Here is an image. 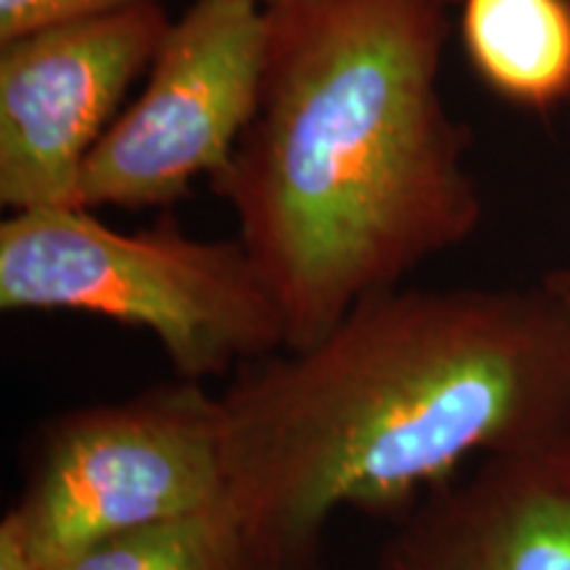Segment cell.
I'll use <instances>...</instances> for the list:
<instances>
[{"mask_svg":"<svg viewBox=\"0 0 570 570\" xmlns=\"http://www.w3.org/2000/svg\"><path fill=\"white\" fill-rule=\"evenodd\" d=\"M265 3H275V0H265Z\"/></svg>","mask_w":570,"mask_h":570,"instance_id":"14","label":"cell"},{"mask_svg":"<svg viewBox=\"0 0 570 570\" xmlns=\"http://www.w3.org/2000/svg\"><path fill=\"white\" fill-rule=\"evenodd\" d=\"M227 497L291 558L341 512L404 518L473 458L570 441V304L529 288H399L219 394Z\"/></svg>","mask_w":570,"mask_h":570,"instance_id":"1","label":"cell"},{"mask_svg":"<svg viewBox=\"0 0 570 570\" xmlns=\"http://www.w3.org/2000/svg\"><path fill=\"white\" fill-rule=\"evenodd\" d=\"M0 570H46L27 539L24 523L17 510H6L0 520Z\"/></svg>","mask_w":570,"mask_h":570,"instance_id":"11","label":"cell"},{"mask_svg":"<svg viewBox=\"0 0 570 570\" xmlns=\"http://www.w3.org/2000/svg\"><path fill=\"white\" fill-rule=\"evenodd\" d=\"M227 497L219 396L183 381L56 417L13 510L40 566Z\"/></svg>","mask_w":570,"mask_h":570,"instance_id":"4","label":"cell"},{"mask_svg":"<svg viewBox=\"0 0 570 570\" xmlns=\"http://www.w3.org/2000/svg\"><path fill=\"white\" fill-rule=\"evenodd\" d=\"M306 562L291 558L256 531L225 497L190 515L88 547L53 570H298Z\"/></svg>","mask_w":570,"mask_h":570,"instance_id":"9","label":"cell"},{"mask_svg":"<svg viewBox=\"0 0 570 570\" xmlns=\"http://www.w3.org/2000/svg\"><path fill=\"white\" fill-rule=\"evenodd\" d=\"M298 570H323V568H317L315 562H306V566H302V568H298Z\"/></svg>","mask_w":570,"mask_h":570,"instance_id":"13","label":"cell"},{"mask_svg":"<svg viewBox=\"0 0 570 570\" xmlns=\"http://www.w3.org/2000/svg\"><path fill=\"white\" fill-rule=\"evenodd\" d=\"M265 48V0H194L85 161L80 206H169L223 173L259 106Z\"/></svg>","mask_w":570,"mask_h":570,"instance_id":"5","label":"cell"},{"mask_svg":"<svg viewBox=\"0 0 570 570\" xmlns=\"http://www.w3.org/2000/svg\"><path fill=\"white\" fill-rule=\"evenodd\" d=\"M0 309L80 312L151 333L175 377L206 383L285 348L273 291L246 246L169 217L117 230L85 206L13 212L0 225Z\"/></svg>","mask_w":570,"mask_h":570,"instance_id":"3","label":"cell"},{"mask_svg":"<svg viewBox=\"0 0 570 570\" xmlns=\"http://www.w3.org/2000/svg\"><path fill=\"white\" fill-rule=\"evenodd\" d=\"M541 281L550 285L554 294H560L570 304V267L552 269V273H547L544 277H541Z\"/></svg>","mask_w":570,"mask_h":570,"instance_id":"12","label":"cell"},{"mask_svg":"<svg viewBox=\"0 0 570 570\" xmlns=\"http://www.w3.org/2000/svg\"><path fill=\"white\" fill-rule=\"evenodd\" d=\"M173 19L161 3L0 46V204L80 206L82 167L151 67Z\"/></svg>","mask_w":570,"mask_h":570,"instance_id":"6","label":"cell"},{"mask_svg":"<svg viewBox=\"0 0 570 570\" xmlns=\"http://www.w3.org/2000/svg\"><path fill=\"white\" fill-rule=\"evenodd\" d=\"M375 570H570V441L481 460L396 520Z\"/></svg>","mask_w":570,"mask_h":570,"instance_id":"7","label":"cell"},{"mask_svg":"<svg viewBox=\"0 0 570 570\" xmlns=\"http://www.w3.org/2000/svg\"><path fill=\"white\" fill-rule=\"evenodd\" d=\"M458 32L502 104L533 114L570 104V0H460Z\"/></svg>","mask_w":570,"mask_h":570,"instance_id":"8","label":"cell"},{"mask_svg":"<svg viewBox=\"0 0 570 570\" xmlns=\"http://www.w3.org/2000/svg\"><path fill=\"white\" fill-rule=\"evenodd\" d=\"M161 0H0V46Z\"/></svg>","mask_w":570,"mask_h":570,"instance_id":"10","label":"cell"},{"mask_svg":"<svg viewBox=\"0 0 570 570\" xmlns=\"http://www.w3.org/2000/svg\"><path fill=\"white\" fill-rule=\"evenodd\" d=\"M454 0H275L259 106L223 173L285 348L479 230L470 130L441 96Z\"/></svg>","mask_w":570,"mask_h":570,"instance_id":"2","label":"cell"}]
</instances>
